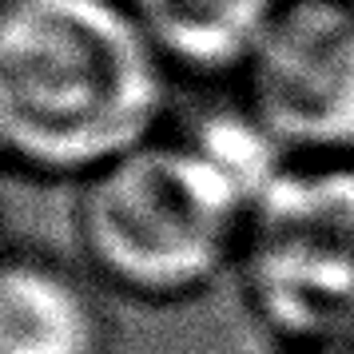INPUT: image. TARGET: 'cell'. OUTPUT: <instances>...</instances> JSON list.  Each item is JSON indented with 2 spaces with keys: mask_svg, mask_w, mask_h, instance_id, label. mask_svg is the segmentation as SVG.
<instances>
[{
  "mask_svg": "<svg viewBox=\"0 0 354 354\" xmlns=\"http://www.w3.org/2000/svg\"><path fill=\"white\" fill-rule=\"evenodd\" d=\"M283 151L231 92L72 187V255L112 299L171 310L231 283L243 227Z\"/></svg>",
  "mask_w": 354,
  "mask_h": 354,
  "instance_id": "cell-1",
  "label": "cell"
},
{
  "mask_svg": "<svg viewBox=\"0 0 354 354\" xmlns=\"http://www.w3.org/2000/svg\"><path fill=\"white\" fill-rule=\"evenodd\" d=\"M346 4H354V0H346Z\"/></svg>",
  "mask_w": 354,
  "mask_h": 354,
  "instance_id": "cell-8",
  "label": "cell"
},
{
  "mask_svg": "<svg viewBox=\"0 0 354 354\" xmlns=\"http://www.w3.org/2000/svg\"><path fill=\"white\" fill-rule=\"evenodd\" d=\"M231 283L271 346H354V160L287 163L247 215Z\"/></svg>",
  "mask_w": 354,
  "mask_h": 354,
  "instance_id": "cell-3",
  "label": "cell"
},
{
  "mask_svg": "<svg viewBox=\"0 0 354 354\" xmlns=\"http://www.w3.org/2000/svg\"><path fill=\"white\" fill-rule=\"evenodd\" d=\"M112 295L76 255L8 243L0 263V354H115Z\"/></svg>",
  "mask_w": 354,
  "mask_h": 354,
  "instance_id": "cell-5",
  "label": "cell"
},
{
  "mask_svg": "<svg viewBox=\"0 0 354 354\" xmlns=\"http://www.w3.org/2000/svg\"><path fill=\"white\" fill-rule=\"evenodd\" d=\"M176 76L231 84L287 0H124Z\"/></svg>",
  "mask_w": 354,
  "mask_h": 354,
  "instance_id": "cell-6",
  "label": "cell"
},
{
  "mask_svg": "<svg viewBox=\"0 0 354 354\" xmlns=\"http://www.w3.org/2000/svg\"><path fill=\"white\" fill-rule=\"evenodd\" d=\"M274 354H354V346H274Z\"/></svg>",
  "mask_w": 354,
  "mask_h": 354,
  "instance_id": "cell-7",
  "label": "cell"
},
{
  "mask_svg": "<svg viewBox=\"0 0 354 354\" xmlns=\"http://www.w3.org/2000/svg\"><path fill=\"white\" fill-rule=\"evenodd\" d=\"M176 68L124 0H0V156L80 187L171 124Z\"/></svg>",
  "mask_w": 354,
  "mask_h": 354,
  "instance_id": "cell-2",
  "label": "cell"
},
{
  "mask_svg": "<svg viewBox=\"0 0 354 354\" xmlns=\"http://www.w3.org/2000/svg\"><path fill=\"white\" fill-rule=\"evenodd\" d=\"M231 92L287 163L354 160V4L287 0Z\"/></svg>",
  "mask_w": 354,
  "mask_h": 354,
  "instance_id": "cell-4",
  "label": "cell"
}]
</instances>
